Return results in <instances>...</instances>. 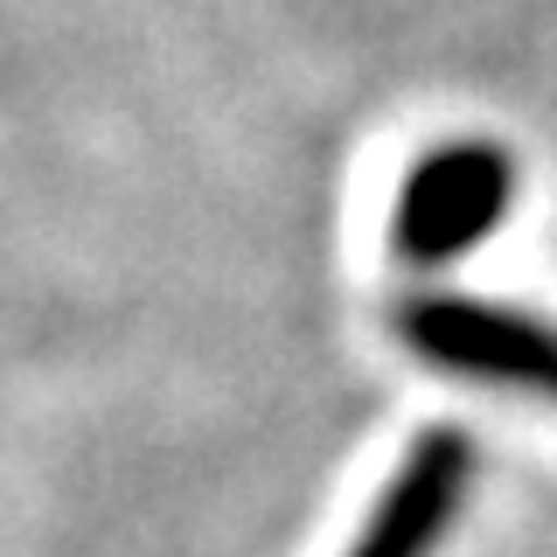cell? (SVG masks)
<instances>
[{
  "instance_id": "1",
  "label": "cell",
  "mask_w": 557,
  "mask_h": 557,
  "mask_svg": "<svg viewBox=\"0 0 557 557\" xmlns=\"http://www.w3.org/2000/svg\"><path fill=\"white\" fill-rule=\"evenodd\" d=\"M509 202H516V161L502 147H487V139L432 147L397 188V216H391L397 258L405 265H446V258L474 251L509 216Z\"/></svg>"
},
{
  "instance_id": "2",
  "label": "cell",
  "mask_w": 557,
  "mask_h": 557,
  "mask_svg": "<svg viewBox=\"0 0 557 557\" xmlns=\"http://www.w3.org/2000/svg\"><path fill=\"white\" fill-rule=\"evenodd\" d=\"M397 327L432 370L557 405V321L544 313L495 300H411Z\"/></svg>"
},
{
  "instance_id": "3",
  "label": "cell",
  "mask_w": 557,
  "mask_h": 557,
  "mask_svg": "<svg viewBox=\"0 0 557 557\" xmlns=\"http://www.w3.org/2000/svg\"><path fill=\"white\" fill-rule=\"evenodd\" d=\"M467 481H474V446H467V432H425V440L411 446V460L397 467V481L383 487V502L370 509L362 522L356 550L348 557H425L440 536L453 530V516H460L467 502Z\"/></svg>"
}]
</instances>
